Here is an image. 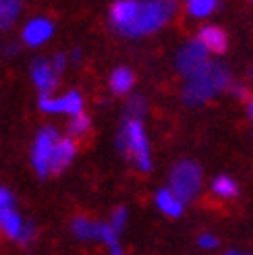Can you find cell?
I'll return each mask as SVG.
<instances>
[{"mask_svg":"<svg viewBox=\"0 0 253 255\" xmlns=\"http://www.w3.org/2000/svg\"><path fill=\"white\" fill-rule=\"evenodd\" d=\"M176 12V0H117L108 10L110 25L125 37H143L164 27Z\"/></svg>","mask_w":253,"mask_h":255,"instance_id":"cell-1","label":"cell"},{"mask_svg":"<svg viewBox=\"0 0 253 255\" xmlns=\"http://www.w3.org/2000/svg\"><path fill=\"white\" fill-rule=\"evenodd\" d=\"M226 87H231L229 67L222 65V62L208 60L204 67L187 77L183 87V100L189 106H199L222 94Z\"/></svg>","mask_w":253,"mask_h":255,"instance_id":"cell-2","label":"cell"},{"mask_svg":"<svg viewBox=\"0 0 253 255\" xmlns=\"http://www.w3.org/2000/svg\"><path fill=\"white\" fill-rule=\"evenodd\" d=\"M117 147L137 170H141V172L151 170L149 143H147L145 129H143L141 121H137V119H125L123 121L119 135H117Z\"/></svg>","mask_w":253,"mask_h":255,"instance_id":"cell-3","label":"cell"},{"mask_svg":"<svg viewBox=\"0 0 253 255\" xmlns=\"http://www.w3.org/2000/svg\"><path fill=\"white\" fill-rule=\"evenodd\" d=\"M201 178H204V174H201V166L197 162L181 160V162L174 164L170 174H168V185H170L168 189L183 203H189V201H193L195 195L199 193Z\"/></svg>","mask_w":253,"mask_h":255,"instance_id":"cell-4","label":"cell"},{"mask_svg":"<svg viewBox=\"0 0 253 255\" xmlns=\"http://www.w3.org/2000/svg\"><path fill=\"white\" fill-rule=\"evenodd\" d=\"M58 139H60L58 131L52 129V127H46V129H42L35 137V143L31 149V162H33L35 172L42 178L50 174L48 172L50 170V158H52V149H54Z\"/></svg>","mask_w":253,"mask_h":255,"instance_id":"cell-5","label":"cell"},{"mask_svg":"<svg viewBox=\"0 0 253 255\" xmlns=\"http://www.w3.org/2000/svg\"><path fill=\"white\" fill-rule=\"evenodd\" d=\"M206 62H208V50L204 48V44H201L197 37L191 42H187L179 50V54H176V69H179L185 77L193 75L197 69L204 67Z\"/></svg>","mask_w":253,"mask_h":255,"instance_id":"cell-6","label":"cell"},{"mask_svg":"<svg viewBox=\"0 0 253 255\" xmlns=\"http://www.w3.org/2000/svg\"><path fill=\"white\" fill-rule=\"evenodd\" d=\"M40 108L44 112H65V114H71V117H77L83 110V100L79 96V92H69L62 98H52L50 94H40Z\"/></svg>","mask_w":253,"mask_h":255,"instance_id":"cell-7","label":"cell"},{"mask_svg":"<svg viewBox=\"0 0 253 255\" xmlns=\"http://www.w3.org/2000/svg\"><path fill=\"white\" fill-rule=\"evenodd\" d=\"M58 77L60 75L54 71L52 62L46 58H35L31 65V79L35 83V87L40 89L42 94H52L56 85H58Z\"/></svg>","mask_w":253,"mask_h":255,"instance_id":"cell-8","label":"cell"},{"mask_svg":"<svg viewBox=\"0 0 253 255\" xmlns=\"http://www.w3.org/2000/svg\"><path fill=\"white\" fill-rule=\"evenodd\" d=\"M77 154V141L73 137H60L54 149H52V158H50V174H60L69 164L75 160Z\"/></svg>","mask_w":253,"mask_h":255,"instance_id":"cell-9","label":"cell"},{"mask_svg":"<svg viewBox=\"0 0 253 255\" xmlns=\"http://www.w3.org/2000/svg\"><path fill=\"white\" fill-rule=\"evenodd\" d=\"M197 40L212 54H224L229 50V35L218 25H206V27H201L197 33Z\"/></svg>","mask_w":253,"mask_h":255,"instance_id":"cell-10","label":"cell"},{"mask_svg":"<svg viewBox=\"0 0 253 255\" xmlns=\"http://www.w3.org/2000/svg\"><path fill=\"white\" fill-rule=\"evenodd\" d=\"M54 33V25L52 21H48L44 17H37V19H31L23 29V42L35 48V46H42L50 35Z\"/></svg>","mask_w":253,"mask_h":255,"instance_id":"cell-11","label":"cell"},{"mask_svg":"<svg viewBox=\"0 0 253 255\" xmlns=\"http://www.w3.org/2000/svg\"><path fill=\"white\" fill-rule=\"evenodd\" d=\"M133 85H135V73L131 69L119 67V69L112 71V75H110V89H112V94L125 96V94L131 92Z\"/></svg>","mask_w":253,"mask_h":255,"instance_id":"cell-12","label":"cell"},{"mask_svg":"<svg viewBox=\"0 0 253 255\" xmlns=\"http://www.w3.org/2000/svg\"><path fill=\"white\" fill-rule=\"evenodd\" d=\"M23 226H25V220L12 208L0 212V231H2L8 239L19 241V237L23 233Z\"/></svg>","mask_w":253,"mask_h":255,"instance_id":"cell-13","label":"cell"},{"mask_svg":"<svg viewBox=\"0 0 253 255\" xmlns=\"http://www.w3.org/2000/svg\"><path fill=\"white\" fill-rule=\"evenodd\" d=\"M156 206L170 218H176L183 212V201L176 197L170 189H160L156 193Z\"/></svg>","mask_w":253,"mask_h":255,"instance_id":"cell-14","label":"cell"},{"mask_svg":"<svg viewBox=\"0 0 253 255\" xmlns=\"http://www.w3.org/2000/svg\"><path fill=\"white\" fill-rule=\"evenodd\" d=\"M71 231L75 237L85 239V241L98 239L100 237V222L87 218V216H77V218H73V222H71Z\"/></svg>","mask_w":253,"mask_h":255,"instance_id":"cell-15","label":"cell"},{"mask_svg":"<svg viewBox=\"0 0 253 255\" xmlns=\"http://www.w3.org/2000/svg\"><path fill=\"white\" fill-rule=\"evenodd\" d=\"M21 12V0H0V31L12 27Z\"/></svg>","mask_w":253,"mask_h":255,"instance_id":"cell-16","label":"cell"},{"mask_svg":"<svg viewBox=\"0 0 253 255\" xmlns=\"http://www.w3.org/2000/svg\"><path fill=\"white\" fill-rule=\"evenodd\" d=\"M212 191L222 199H235L239 195V185L231 176H218V178H214Z\"/></svg>","mask_w":253,"mask_h":255,"instance_id":"cell-17","label":"cell"},{"mask_svg":"<svg viewBox=\"0 0 253 255\" xmlns=\"http://www.w3.org/2000/svg\"><path fill=\"white\" fill-rule=\"evenodd\" d=\"M92 131V121L87 114H77V117H71V123H69V137H73L75 141L77 139H83L87 137Z\"/></svg>","mask_w":253,"mask_h":255,"instance_id":"cell-18","label":"cell"},{"mask_svg":"<svg viewBox=\"0 0 253 255\" xmlns=\"http://www.w3.org/2000/svg\"><path fill=\"white\" fill-rule=\"evenodd\" d=\"M218 6V0H187V12L195 19L210 17Z\"/></svg>","mask_w":253,"mask_h":255,"instance_id":"cell-19","label":"cell"},{"mask_svg":"<svg viewBox=\"0 0 253 255\" xmlns=\"http://www.w3.org/2000/svg\"><path fill=\"white\" fill-rule=\"evenodd\" d=\"M145 114V100L143 98H131L129 100V104H126V110H125V119H137V121H141V117Z\"/></svg>","mask_w":253,"mask_h":255,"instance_id":"cell-20","label":"cell"},{"mask_svg":"<svg viewBox=\"0 0 253 255\" xmlns=\"http://www.w3.org/2000/svg\"><path fill=\"white\" fill-rule=\"evenodd\" d=\"M125 222H126V210H125V208H119V210L112 212V222H110V226L115 228L117 233H121L123 228H125Z\"/></svg>","mask_w":253,"mask_h":255,"instance_id":"cell-21","label":"cell"},{"mask_svg":"<svg viewBox=\"0 0 253 255\" xmlns=\"http://www.w3.org/2000/svg\"><path fill=\"white\" fill-rule=\"evenodd\" d=\"M33 239H35V224L29 222V220H25L23 233H21V237H19V243H21V245H27V243H31Z\"/></svg>","mask_w":253,"mask_h":255,"instance_id":"cell-22","label":"cell"},{"mask_svg":"<svg viewBox=\"0 0 253 255\" xmlns=\"http://www.w3.org/2000/svg\"><path fill=\"white\" fill-rule=\"evenodd\" d=\"M12 203H15V199H12V193H10L8 189L0 187V212L10 210V208H12Z\"/></svg>","mask_w":253,"mask_h":255,"instance_id":"cell-23","label":"cell"},{"mask_svg":"<svg viewBox=\"0 0 253 255\" xmlns=\"http://www.w3.org/2000/svg\"><path fill=\"white\" fill-rule=\"evenodd\" d=\"M197 245L204 247V249H214V247H218V239L212 237V235H201L197 239Z\"/></svg>","mask_w":253,"mask_h":255,"instance_id":"cell-24","label":"cell"},{"mask_svg":"<svg viewBox=\"0 0 253 255\" xmlns=\"http://www.w3.org/2000/svg\"><path fill=\"white\" fill-rule=\"evenodd\" d=\"M231 94H233L235 98L249 100V89H247L243 83H231Z\"/></svg>","mask_w":253,"mask_h":255,"instance_id":"cell-25","label":"cell"},{"mask_svg":"<svg viewBox=\"0 0 253 255\" xmlns=\"http://www.w3.org/2000/svg\"><path fill=\"white\" fill-rule=\"evenodd\" d=\"M50 62H52V67H54V71H56L58 75L65 71V67H67V58H65V54H56Z\"/></svg>","mask_w":253,"mask_h":255,"instance_id":"cell-26","label":"cell"},{"mask_svg":"<svg viewBox=\"0 0 253 255\" xmlns=\"http://www.w3.org/2000/svg\"><path fill=\"white\" fill-rule=\"evenodd\" d=\"M247 104H249V106H247V110H249V117H251V121H253V96L247 100Z\"/></svg>","mask_w":253,"mask_h":255,"instance_id":"cell-27","label":"cell"},{"mask_svg":"<svg viewBox=\"0 0 253 255\" xmlns=\"http://www.w3.org/2000/svg\"><path fill=\"white\" fill-rule=\"evenodd\" d=\"M226 255H245V253H237V251H229Z\"/></svg>","mask_w":253,"mask_h":255,"instance_id":"cell-28","label":"cell"},{"mask_svg":"<svg viewBox=\"0 0 253 255\" xmlns=\"http://www.w3.org/2000/svg\"><path fill=\"white\" fill-rule=\"evenodd\" d=\"M249 77H251V81H253V67L249 69Z\"/></svg>","mask_w":253,"mask_h":255,"instance_id":"cell-29","label":"cell"},{"mask_svg":"<svg viewBox=\"0 0 253 255\" xmlns=\"http://www.w3.org/2000/svg\"><path fill=\"white\" fill-rule=\"evenodd\" d=\"M249 2H251V4H253V0H249Z\"/></svg>","mask_w":253,"mask_h":255,"instance_id":"cell-30","label":"cell"}]
</instances>
